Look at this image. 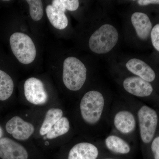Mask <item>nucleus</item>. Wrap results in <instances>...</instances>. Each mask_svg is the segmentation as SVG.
<instances>
[{
	"label": "nucleus",
	"mask_w": 159,
	"mask_h": 159,
	"mask_svg": "<svg viewBox=\"0 0 159 159\" xmlns=\"http://www.w3.org/2000/svg\"><path fill=\"white\" fill-rule=\"evenodd\" d=\"M85 65L76 57H70L65 60L63 69V81L70 90H79L86 79Z\"/></svg>",
	"instance_id": "obj_2"
},
{
	"label": "nucleus",
	"mask_w": 159,
	"mask_h": 159,
	"mask_svg": "<svg viewBox=\"0 0 159 159\" xmlns=\"http://www.w3.org/2000/svg\"><path fill=\"white\" fill-rule=\"evenodd\" d=\"M114 124L116 129L124 134L132 132L136 127V120L133 114L128 111H119L114 119Z\"/></svg>",
	"instance_id": "obj_14"
},
{
	"label": "nucleus",
	"mask_w": 159,
	"mask_h": 159,
	"mask_svg": "<svg viewBox=\"0 0 159 159\" xmlns=\"http://www.w3.org/2000/svg\"><path fill=\"white\" fill-rule=\"evenodd\" d=\"M123 86L126 92L138 97H148L153 92V88L150 83L139 77L125 78Z\"/></svg>",
	"instance_id": "obj_10"
},
{
	"label": "nucleus",
	"mask_w": 159,
	"mask_h": 159,
	"mask_svg": "<svg viewBox=\"0 0 159 159\" xmlns=\"http://www.w3.org/2000/svg\"><path fill=\"white\" fill-rule=\"evenodd\" d=\"M6 130L13 138L20 141L27 140L32 135L34 131V125L26 122L20 117L16 116L7 122Z\"/></svg>",
	"instance_id": "obj_8"
},
{
	"label": "nucleus",
	"mask_w": 159,
	"mask_h": 159,
	"mask_svg": "<svg viewBox=\"0 0 159 159\" xmlns=\"http://www.w3.org/2000/svg\"><path fill=\"white\" fill-rule=\"evenodd\" d=\"M152 45L159 52V24L154 26L150 34Z\"/></svg>",
	"instance_id": "obj_20"
},
{
	"label": "nucleus",
	"mask_w": 159,
	"mask_h": 159,
	"mask_svg": "<svg viewBox=\"0 0 159 159\" xmlns=\"http://www.w3.org/2000/svg\"><path fill=\"white\" fill-rule=\"evenodd\" d=\"M104 106L103 96L98 91H89L84 94L80 102V111L83 119L87 123L93 125L101 118Z\"/></svg>",
	"instance_id": "obj_3"
},
{
	"label": "nucleus",
	"mask_w": 159,
	"mask_h": 159,
	"mask_svg": "<svg viewBox=\"0 0 159 159\" xmlns=\"http://www.w3.org/2000/svg\"><path fill=\"white\" fill-rule=\"evenodd\" d=\"M137 3L141 6H146L150 4H159V0H139Z\"/></svg>",
	"instance_id": "obj_22"
},
{
	"label": "nucleus",
	"mask_w": 159,
	"mask_h": 159,
	"mask_svg": "<svg viewBox=\"0 0 159 159\" xmlns=\"http://www.w3.org/2000/svg\"><path fill=\"white\" fill-rule=\"evenodd\" d=\"M28 152L19 143L7 138L0 139V157L2 159H28Z\"/></svg>",
	"instance_id": "obj_9"
},
{
	"label": "nucleus",
	"mask_w": 159,
	"mask_h": 159,
	"mask_svg": "<svg viewBox=\"0 0 159 159\" xmlns=\"http://www.w3.org/2000/svg\"><path fill=\"white\" fill-rule=\"evenodd\" d=\"M29 4L30 16L34 21L40 20L43 15L42 2L41 0H27Z\"/></svg>",
	"instance_id": "obj_19"
},
{
	"label": "nucleus",
	"mask_w": 159,
	"mask_h": 159,
	"mask_svg": "<svg viewBox=\"0 0 159 159\" xmlns=\"http://www.w3.org/2000/svg\"><path fill=\"white\" fill-rule=\"evenodd\" d=\"M24 93L26 99L34 105H43L48 99L43 83L35 77H30L26 80L24 84Z\"/></svg>",
	"instance_id": "obj_7"
},
{
	"label": "nucleus",
	"mask_w": 159,
	"mask_h": 159,
	"mask_svg": "<svg viewBox=\"0 0 159 159\" xmlns=\"http://www.w3.org/2000/svg\"><path fill=\"white\" fill-rule=\"evenodd\" d=\"M125 66L131 73L148 82H152L155 79L154 71L150 66L141 60L132 58L126 62Z\"/></svg>",
	"instance_id": "obj_12"
},
{
	"label": "nucleus",
	"mask_w": 159,
	"mask_h": 159,
	"mask_svg": "<svg viewBox=\"0 0 159 159\" xmlns=\"http://www.w3.org/2000/svg\"><path fill=\"white\" fill-rule=\"evenodd\" d=\"M70 129V124L68 119L62 117L52 127L47 134L46 137L49 139H54L65 134Z\"/></svg>",
	"instance_id": "obj_18"
},
{
	"label": "nucleus",
	"mask_w": 159,
	"mask_h": 159,
	"mask_svg": "<svg viewBox=\"0 0 159 159\" xmlns=\"http://www.w3.org/2000/svg\"><path fill=\"white\" fill-rule=\"evenodd\" d=\"M131 20L138 37L142 40L148 39L152 29L148 15L143 12H135L131 16Z\"/></svg>",
	"instance_id": "obj_11"
},
{
	"label": "nucleus",
	"mask_w": 159,
	"mask_h": 159,
	"mask_svg": "<svg viewBox=\"0 0 159 159\" xmlns=\"http://www.w3.org/2000/svg\"><path fill=\"white\" fill-rule=\"evenodd\" d=\"M105 143L109 150L115 153L125 154L130 151V147L128 143L117 136H109L105 139Z\"/></svg>",
	"instance_id": "obj_16"
},
{
	"label": "nucleus",
	"mask_w": 159,
	"mask_h": 159,
	"mask_svg": "<svg viewBox=\"0 0 159 159\" xmlns=\"http://www.w3.org/2000/svg\"><path fill=\"white\" fill-rule=\"evenodd\" d=\"M63 113L59 108H52L49 109L46 114L44 120L40 129L41 135L47 134L54 124L62 118Z\"/></svg>",
	"instance_id": "obj_15"
},
{
	"label": "nucleus",
	"mask_w": 159,
	"mask_h": 159,
	"mask_svg": "<svg viewBox=\"0 0 159 159\" xmlns=\"http://www.w3.org/2000/svg\"><path fill=\"white\" fill-rule=\"evenodd\" d=\"M9 43L12 53L21 63L28 65L34 61L36 48L29 36L21 32H15L10 36Z\"/></svg>",
	"instance_id": "obj_4"
},
{
	"label": "nucleus",
	"mask_w": 159,
	"mask_h": 159,
	"mask_svg": "<svg viewBox=\"0 0 159 159\" xmlns=\"http://www.w3.org/2000/svg\"><path fill=\"white\" fill-rule=\"evenodd\" d=\"M140 136L142 142L148 144L155 134L158 118L157 112L147 106H143L138 113Z\"/></svg>",
	"instance_id": "obj_6"
},
{
	"label": "nucleus",
	"mask_w": 159,
	"mask_h": 159,
	"mask_svg": "<svg viewBox=\"0 0 159 159\" xmlns=\"http://www.w3.org/2000/svg\"><path fill=\"white\" fill-rule=\"evenodd\" d=\"M79 6V1L77 0H53L51 5L46 7V14L54 28L62 30L68 25V20L65 14L66 10L76 11Z\"/></svg>",
	"instance_id": "obj_5"
},
{
	"label": "nucleus",
	"mask_w": 159,
	"mask_h": 159,
	"mask_svg": "<svg viewBox=\"0 0 159 159\" xmlns=\"http://www.w3.org/2000/svg\"><path fill=\"white\" fill-rule=\"evenodd\" d=\"M119 38L116 28L110 24H104L92 34L89 39V47L96 54H106L114 48Z\"/></svg>",
	"instance_id": "obj_1"
},
{
	"label": "nucleus",
	"mask_w": 159,
	"mask_h": 159,
	"mask_svg": "<svg viewBox=\"0 0 159 159\" xmlns=\"http://www.w3.org/2000/svg\"><path fill=\"white\" fill-rule=\"evenodd\" d=\"M14 90L12 78L5 71L0 70V100L5 101L10 98Z\"/></svg>",
	"instance_id": "obj_17"
},
{
	"label": "nucleus",
	"mask_w": 159,
	"mask_h": 159,
	"mask_svg": "<svg viewBox=\"0 0 159 159\" xmlns=\"http://www.w3.org/2000/svg\"><path fill=\"white\" fill-rule=\"evenodd\" d=\"M98 155V148L93 144L81 142L71 148L68 159H96Z\"/></svg>",
	"instance_id": "obj_13"
},
{
	"label": "nucleus",
	"mask_w": 159,
	"mask_h": 159,
	"mask_svg": "<svg viewBox=\"0 0 159 159\" xmlns=\"http://www.w3.org/2000/svg\"><path fill=\"white\" fill-rule=\"evenodd\" d=\"M151 149L154 159H159V136L156 137L152 141Z\"/></svg>",
	"instance_id": "obj_21"
},
{
	"label": "nucleus",
	"mask_w": 159,
	"mask_h": 159,
	"mask_svg": "<svg viewBox=\"0 0 159 159\" xmlns=\"http://www.w3.org/2000/svg\"><path fill=\"white\" fill-rule=\"evenodd\" d=\"M3 135V130L2 129V127L0 126V139L2 138Z\"/></svg>",
	"instance_id": "obj_23"
}]
</instances>
